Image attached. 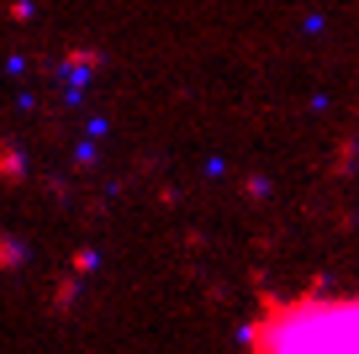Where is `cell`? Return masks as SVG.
Returning a JSON list of instances; mask_svg holds the SVG:
<instances>
[{
	"label": "cell",
	"mask_w": 359,
	"mask_h": 354,
	"mask_svg": "<svg viewBox=\"0 0 359 354\" xmlns=\"http://www.w3.org/2000/svg\"><path fill=\"white\" fill-rule=\"evenodd\" d=\"M248 354H359V307L338 291L269 296L248 328Z\"/></svg>",
	"instance_id": "1"
}]
</instances>
